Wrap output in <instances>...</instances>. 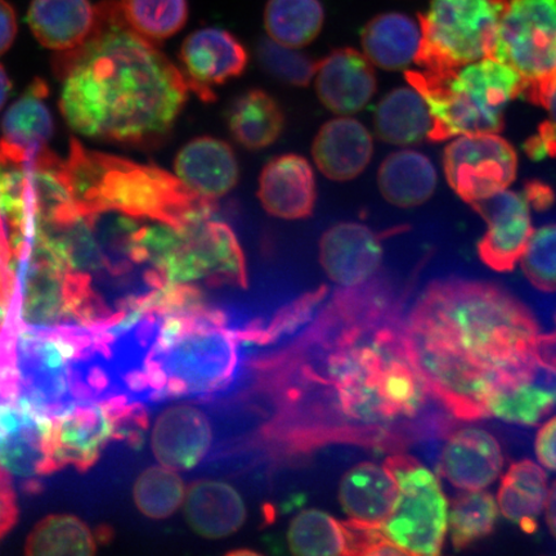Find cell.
Returning a JSON list of instances; mask_svg holds the SVG:
<instances>
[{"label":"cell","mask_w":556,"mask_h":556,"mask_svg":"<svg viewBox=\"0 0 556 556\" xmlns=\"http://www.w3.org/2000/svg\"><path fill=\"white\" fill-rule=\"evenodd\" d=\"M377 275L336 291L287 342L243 367L233 395L252 417L238 451L289 464L330 446L399 454L456 420L413 361L406 293Z\"/></svg>","instance_id":"cell-1"},{"label":"cell","mask_w":556,"mask_h":556,"mask_svg":"<svg viewBox=\"0 0 556 556\" xmlns=\"http://www.w3.org/2000/svg\"><path fill=\"white\" fill-rule=\"evenodd\" d=\"M540 326L495 283L430 282L406 317L409 354L437 400L460 421L491 416L500 395L538 377Z\"/></svg>","instance_id":"cell-2"},{"label":"cell","mask_w":556,"mask_h":556,"mask_svg":"<svg viewBox=\"0 0 556 556\" xmlns=\"http://www.w3.org/2000/svg\"><path fill=\"white\" fill-rule=\"evenodd\" d=\"M92 34L62 54L60 109L76 134L146 143L168 134L189 97L186 76L128 25L119 2L96 7Z\"/></svg>","instance_id":"cell-3"},{"label":"cell","mask_w":556,"mask_h":556,"mask_svg":"<svg viewBox=\"0 0 556 556\" xmlns=\"http://www.w3.org/2000/svg\"><path fill=\"white\" fill-rule=\"evenodd\" d=\"M138 363L128 387L130 403L156 406L215 401L238 380L240 329L204 296L172 301L134 323Z\"/></svg>","instance_id":"cell-4"},{"label":"cell","mask_w":556,"mask_h":556,"mask_svg":"<svg viewBox=\"0 0 556 556\" xmlns=\"http://www.w3.org/2000/svg\"><path fill=\"white\" fill-rule=\"evenodd\" d=\"M199 207L178 224L159 220L130 239L137 263H149L164 288H248L245 254L232 228Z\"/></svg>","instance_id":"cell-5"},{"label":"cell","mask_w":556,"mask_h":556,"mask_svg":"<svg viewBox=\"0 0 556 556\" xmlns=\"http://www.w3.org/2000/svg\"><path fill=\"white\" fill-rule=\"evenodd\" d=\"M408 85L426 100L433 127L429 141L456 136L500 134L507 104L523 89V79L511 66L486 58L447 75L407 72Z\"/></svg>","instance_id":"cell-6"},{"label":"cell","mask_w":556,"mask_h":556,"mask_svg":"<svg viewBox=\"0 0 556 556\" xmlns=\"http://www.w3.org/2000/svg\"><path fill=\"white\" fill-rule=\"evenodd\" d=\"M76 157L70 165L76 203L90 211H121L176 225L194 208L215 205L162 170L102 156Z\"/></svg>","instance_id":"cell-7"},{"label":"cell","mask_w":556,"mask_h":556,"mask_svg":"<svg viewBox=\"0 0 556 556\" xmlns=\"http://www.w3.org/2000/svg\"><path fill=\"white\" fill-rule=\"evenodd\" d=\"M33 155L0 146V224L11 228L16 249L58 236L75 224L80 208L67 166L31 163Z\"/></svg>","instance_id":"cell-8"},{"label":"cell","mask_w":556,"mask_h":556,"mask_svg":"<svg viewBox=\"0 0 556 556\" xmlns=\"http://www.w3.org/2000/svg\"><path fill=\"white\" fill-rule=\"evenodd\" d=\"M507 0H432L419 16L421 45L415 62L422 72L447 75L493 55Z\"/></svg>","instance_id":"cell-9"},{"label":"cell","mask_w":556,"mask_h":556,"mask_svg":"<svg viewBox=\"0 0 556 556\" xmlns=\"http://www.w3.org/2000/svg\"><path fill=\"white\" fill-rule=\"evenodd\" d=\"M399 484V498L379 525L402 555H440L448 528V504L440 481L417 458L399 452L384 463Z\"/></svg>","instance_id":"cell-10"},{"label":"cell","mask_w":556,"mask_h":556,"mask_svg":"<svg viewBox=\"0 0 556 556\" xmlns=\"http://www.w3.org/2000/svg\"><path fill=\"white\" fill-rule=\"evenodd\" d=\"M148 406L122 400L78 402L52 414L51 470H86L113 441L141 443Z\"/></svg>","instance_id":"cell-11"},{"label":"cell","mask_w":556,"mask_h":556,"mask_svg":"<svg viewBox=\"0 0 556 556\" xmlns=\"http://www.w3.org/2000/svg\"><path fill=\"white\" fill-rule=\"evenodd\" d=\"M492 59L526 83L556 72V0H507Z\"/></svg>","instance_id":"cell-12"},{"label":"cell","mask_w":556,"mask_h":556,"mask_svg":"<svg viewBox=\"0 0 556 556\" xmlns=\"http://www.w3.org/2000/svg\"><path fill=\"white\" fill-rule=\"evenodd\" d=\"M443 165L451 189L472 205L514 182L518 155L497 134L460 136L444 150Z\"/></svg>","instance_id":"cell-13"},{"label":"cell","mask_w":556,"mask_h":556,"mask_svg":"<svg viewBox=\"0 0 556 556\" xmlns=\"http://www.w3.org/2000/svg\"><path fill=\"white\" fill-rule=\"evenodd\" d=\"M53 416L17 394L0 403V467L10 475H51Z\"/></svg>","instance_id":"cell-14"},{"label":"cell","mask_w":556,"mask_h":556,"mask_svg":"<svg viewBox=\"0 0 556 556\" xmlns=\"http://www.w3.org/2000/svg\"><path fill=\"white\" fill-rule=\"evenodd\" d=\"M471 206L489 225L478 243L479 258L496 273H511L534 231L530 204L523 194L504 190Z\"/></svg>","instance_id":"cell-15"},{"label":"cell","mask_w":556,"mask_h":556,"mask_svg":"<svg viewBox=\"0 0 556 556\" xmlns=\"http://www.w3.org/2000/svg\"><path fill=\"white\" fill-rule=\"evenodd\" d=\"M190 89L201 100H215L214 86L225 85L245 72L248 52L231 33L207 27L189 35L179 53Z\"/></svg>","instance_id":"cell-16"},{"label":"cell","mask_w":556,"mask_h":556,"mask_svg":"<svg viewBox=\"0 0 556 556\" xmlns=\"http://www.w3.org/2000/svg\"><path fill=\"white\" fill-rule=\"evenodd\" d=\"M214 433L207 415L191 403H172L157 416L151 446L159 464L191 470L211 454Z\"/></svg>","instance_id":"cell-17"},{"label":"cell","mask_w":556,"mask_h":556,"mask_svg":"<svg viewBox=\"0 0 556 556\" xmlns=\"http://www.w3.org/2000/svg\"><path fill=\"white\" fill-rule=\"evenodd\" d=\"M381 235L365 225L344 222L323 235L319 263L332 282L352 288L377 276L382 261Z\"/></svg>","instance_id":"cell-18"},{"label":"cell","mask_w":556,"mask_h":556,"mask_svg":"<svg viewBox=\"0 0 556 556\" xmlns=\"http://www.w3.org/2000/svg\"><path fill=\"white\" fill-rule=\"evenodd\" d=\"M316 90L319 101L332 113H358L377 92L371 61L353 48L332 51L317 64Z\"/></svg>","instance_id":"cell-19"},{"label":"cell","mask_w":556,"mask_h":556,"mask_svg":"<svg viewBox=\"0 0 556 556\" xmlns=\"http://www.w3.org/2000/svg\"><path fill=\"white\" fill-rule=\"evenodd\" d=\"M504 468V454L496 438L484 429L464 428L447 435L440 470L444 478L464 491L484 490Z\"/></svg>","instance_id":"cell-20"},{"label":"cell","mask_w":556,"mask_h":556,"mask_svg":"<svg viewBox=\"0 0 556 556\" xmlns=\"http://www.w3.org/2000/svg\"><path fill=\"white\" fill-rule=\"evenodd\" d=\"M258 198L274 217L289 220L311 217L317 191L307 159L288 154L270 160L261 173Z\"/></svg>","instance_id":"cell-21"},{"label":"cell","mask_w":556,"mask_h":556,"mask_svg":"<svg viewBox=\"0 0 556 556\" xmlns=\"http://www.w3.org/2000/svg\"><path fill=\"white\" fill-rule=\"evenodd\" d=\"M176 176L199 197L215 200L231 192L239 180V164L228 143L213 137H199L178 152Z\"/></svg>","instance_id":"cell-22"},{"label":"cell","mask_w":556,"mask_h":556,"mask_svg":"<svg viewBox=\"0 0 556 556\" xmlns=\"http://www.w3.org/2000/svg\"><path fill=\"white\" fill-rule=\"evenodd\" d=\"M371 135L364 124L339 117L324 125L313 142L312 154L318 169L332 180L359 176L372 157Z\"/></svg>","instance_id":"cell-23"},{"label":"cell","mask_w":556,"mask_h":556,"mask_svg":"<svg viewBox=\"0 0 556 556\" xmlns=\"http://www.w3.org/2000/svg\"><path fill=\"white\" fill-rule=\"evenodd\" d=\"M187 523L199 536L220 540L238 532L247 520L245 503L231 484L204 479L190 486L185 498Z\"/></svg>","instance_id":"cell-24"},{"label":"cell","mask_w":556,"mask_h":556,"mask_svg":"<svg viewBox=\"0 0 556 556\" xmlns=\"http://www.w3.org/2000/svg\"><path fill=\"white\" fill-rule=\"evenodd\" d=\"M97 9L89 0H33L27 21L34 37L48 50L68 52L92 34Z\"/></svg>","instance_id":"cell-25"},{"label":"cell","mask_w":556,"mask_h":556,"mask_svg":"<svg viewBox=\"0 0 556 556\" xmlns=\"http://www.w3.org/2000/svg\"><path fill=\"white\" fill-rule=\"evenodd\" d=\"M399 498V484L384 464L359 463L340 482L339 500L350 519L381 525Z\"/></svg>","instance_id":"cell-26"},{"label":"cell","mask_w":556,"mask_h":556,"mask_svg":"<svg viewBox=\"0 0 556 556\" xmlns=\"http://www.w3.org/2000/svg\"><path fill=\"white\" fill-rule=\"evenodd\" d=\"M419 21L399 12L381 13L365 26L363 48L371 64L395 72L412 64L421 45Z\"/></svg>","instance_id":"cell-27"},{"label":"cell","mask_w":556,"mask_h":556,"mask_svg":"<svg viewBox=\"0 0 556 556\" xmlns=\"http://www.w3.org/2000/svg\"><path fill=\"white\" fill-rule=\"evenodd\" d=\"M547 477L539 464L521 460L505 472L497 493L500 511L527 533L536 531L548 497Z\"/></svg>","instance_id":"cell-28"},{"label":"cell","mask_w":556,"mask_h":556,"mask_svg":"<svg viewBox=\"0 0 556 556\" xmlns=\"http://www.w3.org/2000/svg\"><path fill=\"white\" fill-rule=\"evenodd\" d=\"M379 189L388 203L400 207L419 206L433 197L437 173L420 152H394L382 162L378 174Z\"/></svg>","instance_id":"cell-29"},{"label":"cell","mask_w":556,"mask_h":556,"mask_svg":"<svg viewBox=\"0 0 556 556\" xmlns=\"http://www.w3.org/2000/svg\"><path fill=\"white\" fill-rule=\"evenodd\" d=\"M227 121L236 141L253 151L274 144L285 127L280 103L262 89L239 96L228 109Z\"/></svg>","instance_id":"cell-30"},{"label":"cell","mask_w":556,"mask_h":556,"mask_svg":"<svg viewBox=\"0 0 556 556\" xmlns=\"http://www.w3.org/2000/svg\"><path fill=\"white\" fill-rule=\"evenodd\" d=\"M433 117L426 100L415 88H399L387 94L375 115V129L382 141L414 144L428 138Z\"/></svg>","instance_id":"cell-31"},{"label":"cell","mask_w":556,"mask_h":556,"mask_svg":"<svg viewBox=\"0 0 556 556\" xmlns=\"http://www.w3.org/2000/svg\"><path fill=\"white\" fill-rule=\"evenodd\" d=\"M47 89L34 85L7 110L2 121V146L7 149L38 154L53 135V117L47 108Z\"/></svg>","instance_id":"cell-32"},{"label":"cell","mask_w":556,"mask_h":556,"mask_svg":"<svg viewBox=\"0 0 556 556\" xmlns=\"http://www.w3.org/2000/svg\"><path fill=\"white\" fill-rule=\"evenodd\" d=\"M325 11L319 0H268L264 25L270 39L285 47L312 43L323 30Z\"/></svg>","instance_id":"cell-33"},{"label":"cell","mask_w":556,"mask_h":556,"mask_svg":"<svg viewBox=\"0 0 556 556\" xmlns=\"http://www.w3.org/2000/svg\"><path fill=\"white\" fill-rule=\"evenodd\" d=\"M93 532L74 516H51L40 521L27 538L31 556H88L96 553Z\"/></svg>","instance_id":"cell-34"},{"label":"cell","mask_w":556,"mask_h":556,"mask_svg":"<svg viewBox=\"0 0 556 556\" xmlns=\"http://www.w3.org/2000/svg\"><path fill=\"white\" fill-rule=\"evenodd\" d=\"M288 542L290 552L295 555H346L343 521L317 509L303 510L291 520Z\"/></svg>","instance_id":"cell-35"},{"label":"cell","mask_w":556,"mask_h":556,"mask_svg":"<svg viewBox=\"0 0 556 556\" xmlns=\"http://www.w3.org/2000/svg\"><path fill=\"white\" fill-rule=\"evenodd\" d=\"M497 500L490 492L465 491L451 505L448 527L452 545L464 551L493 531L498 517Z\"/></svg>","instance_id":"cell-36"},{"label":"cell","mask_w":556,"mask_h":556,"mask_svg":"<svg viewBox=\"0 0 556 556\" xmlns=\"http://www.w3.org/2000/svg\"><path fill=\"white\" fill-rule=\"evenodd\" d=\"M119 4L131 29L152 43L182 30L189 18L187 0H121Z\"/></svg>","instance_id":"cell-37"},{"label":"cell","mask_w":556,"mask_h":556,"mask_svg":"<svg viewBox=\"0 0 556 556\" xmlns=\"http://www.w3.org/2000/svg\"><path fill=\"white\" fill-rule=\"evenodd\" d=\"M186 493L177 470L160 465L146 469L137 478L134 497L144 517L160 520L172 517L184 505Z\"/></svg>","instance_id":"cell-38"},{"label":"cell","mask_w":556,"mask_h":556,"mask_svg":"<svg viewBox=\"0 0 556 556\" xmlns=\"http://www.w3.org/2000/svg\"><path fill=\"white\" fill-rule=\"evenodd\" d=\"M326 294H328V289L319 288L285 305L268 324L258 321V319L250 323L241 329L243 342L268 345L288 337L289 333H294L315 315L318 305L324 303Z\"/></svg>","instance_id":"cell-39"},{"label":"cell","mask_w":556,"mask_h":556,"mask_svg":"<svg viewBox=\"0 0 556 556\" xmlns=\"http://www.w3.org/2000/svg\"><path fill=\"white\" fill-rule=\"evenodd\" d=\"M556 405V389L527 382L492 403L491 416L507 422L534 426Z\"/></svg>","instance_id":"cell-40"},{"label":"cell","mask_w":556,"mask_h":556,"mask_svg":"<svg viewBox=\"0 0 556 556\" xmlns=\"http://www.w3.org/2000/svg\"><path fill=\"white\" fill-rule=\"evenodd\" d=\"M521 97L536 106L544 108L548 119L542 122L536 135L525 142V151L533 162L556 159V72L539 80L526 83Z\"/></svg>","instance_id":"cell-41"},{"label":"cell","mask_w":556,"mask_h":556,"mask_svg":"<svg viewBox=\"0 0 556 556\" xmlns=\"http://www.w3.org/2000/svg\"><path fill=\"white\" fill-rule=\"evenodd\" d=\"M256 54L261 66L285 85L307 87L317 73L318 62L274 39L262 40Z\"/></svg>","instance_id":"cell-42"},{"label":"cell","mask_w":556,"mask_h":556,"mask_svg":"<svg viewBox=\"0 0 556 556\" xmlns=\"http://www.w3.org/2000/svg\"><path fill=\"white\" fill-rule=\"evenodd\" d=\"M520 263L533 288L556 293V220L533 231Z\"/></svg>","instance_id":"cell-43"},{"label":"cell","mask_w":556,"mask_h":556,"mask_svg":"<svg viewBox=\"0 0 556 556\" xmlns=\"http://www.w3.org/2000/svg\"><path fill=\"white\" fill-rule=\"evenodd\" d=\"M17 507L10 472L0 467V538L4 536L15 525Z\"/></svg>","instance_id":"cell-44"},{"label":"cell","mask_w":556,"mask_h":556,"mask_svg":"<svg viewBox=\"0 0 556 556\" xmlns=\"http://www.w3.org/2000/svg\"><path fill=\"white\" fill-rule=\"evenodd\" d=\"M534 448L542 467L556 471V416L541 427Z\"/></svg>","instance_id":"cell-45"},{"label":"cell","mask_w":556,"mask_h":556,"mask_svg":"<svg viewBox=\"0 0 556 556\" xmlns=\"http://www.w3.org/2000/svg\"><path fill=\"white\" fill-rule=\"evenodd\" d=\"M523 197L530 206L536 208L538 212H544L546 208L555 204L556 194L545 182L540 179H531L525 185Z\"/></svg>","instance_id":"cell-46"},{"label":"cell","mask_w":556,"mask_h":556,"mask_svg":"<svg viewBox=\"0 0 556 556\" xmlns=\"http://www.w3.org/2000/svg\"><path fill=\"white\" fill-rule=\"evenodd\" d=\"M17 34V17L13 7L0 0V55H3L13 45Z\"/></svg>","instance_id":"cell-47"},{"label":"cell","mask_w":556,"mask_h":556,"mask_svg":"<svg viewBox=\"0 0 556 556\" xmlns=\"http://www.w3.org/2000/svg\"><path fill=\"white\" fill-rule=\"evenodd\" d=\"M538 363L542 370L556 375V330L541 333L538 342Z\"/></svg>","instance_id":"cell-48"},{"label":"cell","mask_w":556,"mask_h":556,"mask_svg":"<svg viewBox=\"0 0 556 556\" xmlns=\"http://www.w3.org/2000/svg\"><path fill=\"white\" fill-rule=\"evenodd\" d=\"M545 513L547 526L551 528L553 536L556 539V481L554 482L551 491H548Z\"/></svg>","instance_id":"cell-49"},{"label":"cell","mask_w":556,"mask_h":556,"mask_svg":"<svg viewBox=\"0 0 556 556\" xmlns=\"http://www.w3.org/2000/svg\"><path fill=\"white\" fill-rule=\"evenodd\" d=\"M12 89V83L7 75L5 70L0 65V110L3 109Z\"/></svg>","instance_id":"cell-50"}]
</instances>
